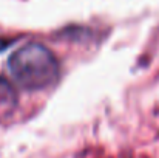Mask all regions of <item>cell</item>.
Returning <instances> with one entry per match:
<instances>
[{
    "instance_id": "obj_2",
    "label": "cell",
    "mask_w": 159,
    "mask_h": 158,
    "mask_svg": "<svg viewBox=\"0 0 159 158\" xmlns=\"http://www.w3.org/2000/svg\"><path fill=\"white\" fill-rule=\"evenodd\" d=\"M0 95H3V96H9V98L14 96V92H12L11 85H9V84L6 82V79H3L2 76H0Z\"/></svg>"
},
{
    "instance_id": "obj_3",
    "label": "cell",
    "mask_w": 159,
    "mask_h": 158,
    "mask_svg": "<svg viewBox=\"0 0 159 158\" xmlns=\"http://www.w3.org/2000/svg\"><path fill=\"white\" fill-rule=\"evenodd\" d=\"M11 44H12V41H6V39L0 37V53L3 51V50H6V48H8Z\"/></svg>"
},
{
    "instance_id": "obj_1",
    "label": "cell",
    "mask_w": 159,
    "mask_h": 158,
    "mask_svg": "<svg viewBox=\"0 0 159 158\" xmlns=\"http://www.w3.org/2000/svg\"><path fill=\"white\" fill-rule=\"evenodd\" d=\"M6 65L16 84L30 92L53 87L60 76V65L54 53L37 42L17 48Z\"/></svg>"
}]
</instances>
